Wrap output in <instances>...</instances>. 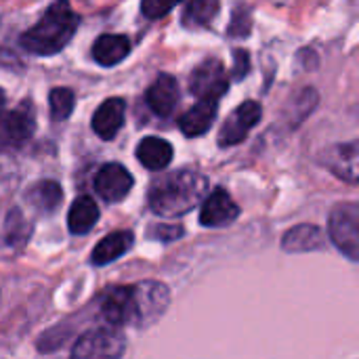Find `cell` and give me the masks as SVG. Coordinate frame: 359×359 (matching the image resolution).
<instances>
[{"label":"cell","mask_w":359,"mask_h":359,"mask_svg":"<svg viewBox=\"0 0 359 359\" xmlns=\"http://www.w3.org/2000/svg\"><path fill=\"white\" fill-rule=\"evenodd\" d=\"M208 191V179L191 168H183L177 172H170L156 183H151L147 202L151 212L158 217H181L189 210H194Z\"/></svg>","instance_id":"6da1fadb"},{"label":"cell","mask_w":359,"mask_h":359,"mask_svg":"<svg viewBox=\"0 0 359 359\" xmlns=\"http://www.w3.org/2000/svg\"><path fill=\"white\" fill-rule=\"evenodd\" d=\"M78 25V13H74L67 2H55L44 11V15L34 27L23 32L21 46L32 55H55L67 46Z\"/></svg>","instance_id":"7a4b0ae2"},{"label":"cell","mask_w":359,"mask_h":359,"mask_svg":"<svg viewBox=\"0 0 359 359\" xmlns=\"http://www.w3.org/2000/svg\"><path fill=\"white\" fill-rule=\"evenodd\" d=\"M330 240L351 261L359 259V206L358 202L337 204L330 212Z\"/></svg>","instance_id":"3957f363"},{"label":"cell","mask_w":359,"mask_h":359,"mask_svg":"<svg viewBox=\"0 0 359 359\" xmlns=\"http://www.w3.org/2000/svg\"><path fill=\"white\" fill-rule=\"evenodd\" d=\"M126 341L111 328H97L84 332L72 351V359H120L124 355Z\"/></svg>","instance_id":"277c9868"},{"label":"cell","mask_w":359,"mask_h":359,"mask_svg":"<svg viewBox=\"0 0 359 359\" xmlns=\"http://www.w3.org/2000/svg\"><path fill=\"white\" fill-rule=\"evenodd\" d=\"M189 88L200 101H219L229 88V80L225 74V67L219 59H206L202 61L191 78H189Z\"/></svg>","instance_id":"5b68a950"},{"label":"cell","mask_w":359,"mask_h":359,"mask_svg":"<svg viewBox=\"0 0 359 359\" xmlns=\"http://www.w3.org/2000/svg\"><path fill=\"white\" fill-rule=\"evenodd\" d=\"M135 307H137V326L145 328L154 324L168 307L170 292L160 282H141L133 286Z\"/></svg>","instance_id":"8992f818"},{"label":"cell","mask_w":359,"mask_h":359,"mask_svg":"<svg viewBox=\"0 0 359 359\" xmlns=\"http://www.w3.org/2000/svg\"><path fill=\"white\" fill-rule=\"evenodd\" d=\"M263 116V107L259 101H244L238 109L231 111V116L227 118V122L221 126V133H219V145L221 147H231V145H238L242 143L248 133L259 124Z\"/></svg>","instance_id":"52a82bcc"},{"label":"cell","mask_w":359,"mask_h":359,"mask_svg":"<svg viewBox=\"0 0 359 359\" xmlns=\"http://www.w3.org/2000/svg\"><path fill=\"white\" fill-rule=\"evenodd\" d=\"M101 316L109 326H137V307H135V292L133 286H116L111 288L103 303Z\"/></svg>","instance_id":"ba28073f"},{"label":"cell","mask_w":359,"mask_h":359,"mask_svg":"<svg viewBox=\"0 0 359 359\" xmlns=\"http://www.w3.org/2000/svg\"><path fill=\"white\" fill-rule=\"evenodd\" d=\"M34 133V114L27 105L0 114V154L23 145Z\"/></svg>","instance_id":"9c48e42d"},{"label":"cell","mask_w":359,"mask_h":359,"mask_svg":"<svg viewBox=\"0 0 359 359\" xmlns=\"http://www.w3.org/2000/svg\"><path fill=\"white\" fill-rule=\"evenodd\" d=\"M95 189L105 202H120L133 189V175L118 162L105 164L95 177Z\"/></svg>","instance_id":"30bf717a"},{"label":"cell","mask_w":359,"mask_h":359,"mask_svg":"<svg viewBox=\"0 0 359 359\" xmlns=\"http://www.w3.org/2000/svg\"><path fill=\"white\" fill-rule=\"evenodd\" d=\"M240 215V206L233 202V198L223 189L217 187L202 204L200 210V223L204 227H225L231 225Z\"/></svg>","instance_id":"8fae6325"},{"label":"cell","mask_w":359,"mask_h":359,"mask_svg":"<svg viewBox=\"0 0 359 359\" xmlns=\"http://www.w3.org/2000/svg\"><path fill=\"white\" fill-rule=\"evenodd\" d=\"M147 105L160 118H168L179 103V84L170 74H160L147 88Z\"/></svg>","instance_id":"7c38bea8"},{"label":"cell","mask_w":359,"mask_h":359,"mask_svg":"<svg viewBox=\"0 0 359 359\" xmlns=\"http://www.w3.org/2000/svg\"><path fill=\"white\" fill-rule=\"evenodd\" d=\"M124 111H126V103L120 97H111L105 99L95 116H93V130L95 135H99L103 141H109L118 135V130L124 124Z\"/></svg>","instance_id":"4fadbf2b"},{"label":"cell","mask_w":359,"mask_h":359,"mask_svg":"<svg viewBox=\"0 0 359 359\" xmlns=\"http://www.w3.org/2000/svg\"><path fill=\"white\" fill-rule=\"evenodd\" d=\"M358 141L334 145L324 154V164L328 170H332L337 177L349 183H358Z\"/></svg>","instance_id":"5bb4252c"},{"label":"cell","mask_w":359,"mask_h":359,"mask_svg":"<svg viewBox=\"0 0 359 359\" xmlns=\"http://www.w3.org/2000/svg\"><path fill=\"white\" fill-rule=\"evenodd\" d=\"M217 109L219 105L215 101H198L179 118V128L185 137H202L215 124Z\"/></svg>","instance_id":"9a60e30c"},{"label":"cell","mask_w":359,"mask_h":359,"mask_svg":"<svg viewBox=\"0 0 359 359\" xmlns=\"http://www.w3.org/2000/svg\"><path fill=\"white\" fill-rule=\"evenodd\" d=\"M130 53V40L122 34H103L93 44V57L99 65L111 67Z\"/></svg>","instance_id":"2e32d148"},{"label":"cell","mask_w":359,"mask_h":359,"mask_svg":"<svg viewBox=\"0 0 359 359\" xmlns=\"http://www.w3.org/2000/svg\"><path fill=\"white\" fill-rule=\"evenodd\" d=\"M137 160L147 170H162L172 162V145L160 137H145L137 145Z\"/></svg>","instance_id":"e0dca14e"},{"label":"cell","mask_w":359,"mask_h":359,"mask_svg":"<svg viewBox=\"0 0 359 359\" xmlns=\"http://www.w3.org/2000/svg\"><path fill=\"white\" fill-rule=\"evenodd\" d=\"M324 244L326 238L322 229L316 225H297L288 229L286 236L282 238V248L286 252H309V250L324 248Z\"/></svg>","instance_id":"ac0fdd59"},{"label":"cell","mask_w":359,"mask_h":359,"mask_svg":"<svg viewBox=\"0 0 359 359\" xmlns=\"http://www.w3.org/2000/svg\"><path fill=\"white\" fill-rule=\"evenodd\" d=\"M135 244V236L133 231H114L109 236H105L93 250V263L95 265H107L116 259H120L122 255H126Z\"/></svg>","instance_id":"d6986e66"},{"label":"cell","mask_w":359,"mask_h":359,"mask_svg":"<svg viewBox=\"0 0 359 359\" xmlns=\"http://www.w3.org/2000/svg\"><path fill=\"white\" fill-rule=\"evenodd\" d=\"M99 219V206L90 196H80L69 208L67 215V227L74 236H84L88 233Z\"/></svg>","instance_id":"ffe728a7"},{"label":"cell","mask_w":359,"mask_h":359,"mask_svg":"<svg viewBox=\"0 0 359 359\" xmlns=\"http://www.w3.org/2000/svg\"><path fill=\"white\" fill-rule=\"evenodd\" d=\"M25 198H27V202L36 210H40V212H53L61 204L63 194H61L59 183H55V181H40V183H36L34 187L27 189Z\"/></svg>","instance_id":"44dd1931"},{"label":"cell","mask_w":359,"mask_h":359,"mask_svg":"<svg viewBox=\"0 0 359 359\" xmlns=\"http://www.w3.org/2000/svg\"><path fill=\"white\" fill-rule=\"evenodd\" d=\"M219 11V2L212 0H194L183 8V25L185 27H202L206 25Z\"/></svg>","instance_id":"7402d4cb"},{"label":"cell","mask_w":359,"mask_h":359,"mask_svg":"<svg viewBox=\"0 0 359 359\" xmlns=\"http://www.w3.org/2000/svg\"><path fill=\"white\" fill-rule=\"evenodd\" d=\"M48 107H50V118L53 120H67L72 109H74V93L65 86L53 88L48 95Z\"/></svg>","instance_id":"603a6c76"},{"label":"cell","mask_w":359,"mask_h":359,"mask_svg":"<svg viewBox=\"0 0 359 359\" xmlns=\"http://www.w3.org/2000/svg\"><path fill=\"white\" fill-rule=\"evenodd\" d=\"M172 2H158V0H145L141 2V13L149 19H160L164 17L168 11H172Z\"/></svg>","instance_id":"cb8c5ba5"},{"label":"cell","mask_w":359,"mask_h":359,"mask_svg":"<svg viewBox=\"0 0 359 359\" xmlns=\"http://www.w3.org/2000/svg\"><path fill=\"white\" fill-rule=\"evenodd\" d=\"M154 233H158L156 238L164 240V242H170V240H177L183 236V227L181 225H158L156 229H151Z\"/></svg>","instance_id":"d4e9b609"},{"label":"cell","mask_w":359,"mask_h":359,"mask_svg":"<svg viewBox=\"0 0 359 359\" xmlns=\"http://www.w3.org/2000/svg\"><path fill=\"white\" fill-rule=\"evenodd\" d=\"M233 57H236L233 76H236V78H244V76L248 74V67H250V63H248V53H246V50H236Z\"/></svg>","instance_id":"484cf974"}]
</instances>
